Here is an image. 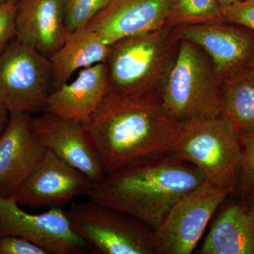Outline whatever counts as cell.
<instances>
[{
    "label": "cell",
    "instance_id": "27",
    "mask_svg": "<svg viewBox=\"0 0 254 254\" xmlns=\"http://www.w3.org/2000/svg\"><path fill=\"white\" fill-rule=\"evenodd\" d=\"M240 1H242V0H218L219 5H220L221 9L229 6V5L234 4V3Z\"/></svg>",
    "mask_w": 254,
    "mask_h": 254
},
{
    "label": "cell",
    "instance_id": "28",
    "mask_svg": "<svg viewBox=\"0 0 254 254\" xmlns=\"http://www.w3.org/2000/svg\"><path fill=\"white\" fill-rule=\"evenodd\" d=\"M242 199L245 200L246 203H247V205L254 210V191L250 195V196H248L246 198H242Z\"/></svg>",
    "mask_w": 254,
    "mask_h": 254
},
{
    "label": "cell",
    "instance_id": "3",
    "mask_svg": "<svg viewBox=\"0 0 254 254\" xmlns=\"http://www.w3.org/2000/svg\"><path fill=\"white\" fill-rule=\"evenodd\" d=\"M180 41L175 28L167 26L113 43L105 63L108 93L160 100L162 86L176 58Z\"/></svg>",
    "mask_w": 254,
    "mask_h": 254
},
{
    "label": "cell",
    "instance_id": "19",
    "mask_svg": "<svg viewBox=\"0 0 254 254\" xmlns=\"http://www.w3.org/2000/svg\"><path fill=\"white\" fill-rule=\"evenodd\" d=\"M221 115L239 136L254 131V67L250 64L221 81Z\"/></svg>",
    "mask_w": 254,
    "mask_h": 254
},
{
    "label": "cell",
    "instance_id": "16",
    "mask_svg": "<svg viewBox=\"0 0 254 254\" xmlns=\"http://www.w3.org/2000/svg\"><path fill=\"white\" fill-rule=\"evenodd\" d=\"M108 93L106 66L96 64L80 70L76 79L51 91L44 112L84 124Z\"/></svg>",
    "mask_w": 254,
    "mask_h": 254
},
{
    "label": "cell",
    "instance_id": "23",
    "mask_svg": "<svg viewBox=\"0 0 254 254\" xmlns=\"http://www.w3.org/2000/svg\"><path fill=\"white\" fill-rule=\"evenodd\" d=\"M18 0L0 3V53L16 38Z\"/></svg>",
    "mask_w": 254,
    "mask_h": 254
},
{
    "label": "cell",
    "instance_id": "4",
    "mask_svg": "<svg viewBox=\"0 0 254 254\" xmlns=\"http://www.w3.org/2000/svg\"><path fill=\"white\" fill-rule=\"evenodd\" d=\"M167 113L182 123L221 115V80L199 47L180 40L176 58L160 91Z\"/></svg>",
    "mask_w": 254,
    "mask_h": 254
},
{
    "label": "cell",
    "instance_id": "8",
    "mask_svg": "<svg viewBox=\"0 0 254 254\" xmlns=\"http://www.w3.org/2000/svg\"><path fill=\"white\" fill-rule=\"evenodd\" d=\"M234 190L205 181L177 200L154 230L156 254H190Z\"/></svg>",
    "mask_w": 254,
    "mask_h": 254
},
{
    "label": "cell",
    "instance_id": "29",
    "mask_svg": "<svg viewBox=\"0 0 254 254\" xmlns=\"http://www.w3.org/2000/svg\"><path fill=\"white\" fill-rule=\"evenodd\" d=\"M248 64H250L251 65V66H253V67H254V57L253 58V59L251 60L250 63H249Z\"/></svg>",
    "mask_w": 254,
    "mask_h": 254
},
{
    "label": "cell",
    "instance_id": "7",
    "mask_svg": "<svg viewBox=\"0 0 254 254\" xmlns=\"http://www.w3.org/2000/svg\"><path fill=\"white\" fill-rule=\"evenodd\" d=\"M51 91L48 58L18 38L0 53V102L9 113H43Z\"/></svg>",
    "mask_w": 254,
    "mask_h": 254
},
{
    "label": "cell",
    "instance_id": "24",
    "mask_svg": "<svg viewBox=\"0 0 254 254\" xmlns=\"http://www.w3.org/2000/svg\"><path fill=\"white\" fill-rule=\"evenodd\" d=\"M222 21L254 32V0H242L221 9Z\"/></svg>",
    "mask_w": 254,
    "mask_h": 254
},
{
    "label": "cell",
    "instance_id": "12",
    "mask_svg": "<svg viewBox=\"0 0 254 254\" xmlns=\"http://www.w3.org/2000/svg\"><path fill=\"white\" fill-rule=\"evenodd\" d=\"M31 114L10 113L0 136V195L13 198L46 153Z\"/></svg>",
    "mask_w": 254,
    "mask_h": 254
},
{
    "label": "cell",
    "instance_id": "20",
    "mask_svg": "<svg viewBox=\"0 0 254 254\" xmlns=\"http://www.w3.org/2000/svg\"><path fill=\"white\" fill-rule=\"evenodd\" d=\"M222 20L218 0H175L168 26L175 28Z\"/></svg>",
    "mask_w": 254,
    "mask_h": 254
},
{
    "label": "cell",
    "instance_id": "10",
    "mask_svg": "<svg viewBox=\"0 0 254 254\" xmlns=\"http://www.w3.org/2000/svg\"><path fill=\"white\" fill-rule=\"evenodd\" d=\"M180 40L194 43L208 57L220 80L250 63L254 57V32L224 21L175 28Z\"/></svg>",
    "mask_w": 254,
    "mask_h": 254
},
{
    "label": "cell",
    "instance_id": "1",
    "mask_svg": "<svg viewBox=\"0 0 254 254\" xmlns=\"http://www.w3.org/2000/svg\"><path fill=\"white\" fill-rule=\"evenodd\" d=\"M84 125L107 175L138 159L170 153L182 123L167 113L158 98L108 93Z\"/></svg>",
    "mask_w": 254,
    "mask_h": 254
},
{
    "label": "cell",
    "instance_id": "6",
    "mask_svg": "<svg viewBox=\"0 0 254 254\" xmlns=\"http://www.w3.org/2000/svg\"><path fill=\"white\" fill-rule=\"evenodd\" d=\"M71 228L97 254H156L155 231L138 219L91 201L65 211Z\"/></svg>",
    "mask_w": 254,
    "mask_h": 254
},
{
    "label": "cell",
    "instance_id": "21",
    "mask_svg": "<svg viewBox=\"0 0 254 254\" xmlns=\"http://www.w3.org/2000/svg\"><path fill=\"white\" fill-rule=\"evenodd\" d=\"M110 0H64L65 25L70 35L85 29Z\"/></svg>",
    "mask_w": 254,
    "mask_h": 254
},
{
    "label": "cell",
    "instance_id": "30",
    "mask_svg": "<svg viewBox=\"0 0 254 254\" xmlns=\"http://www.w3.org/2000/svg\"><path fill=\"white\" fill-rule=\"evenodd\" d=\"M8 1H11V0H0V3L6 2Z\"/></svg>",
    "mask_w": 254,
    "mask_h": 254
},
{
    "label": "cell",
    "instance_id": "14",
    "mask_svg": "<svg viewBox=\"0 0 254 254\" xmlns=\"http://www.w3.org/2000/svg\"><path fill=\"white\" fill-rule=\"evenodd\" d=\"M175 0H110L86 28L111 46L123 38L168 26Z\"/></svg>",
    "mask_w": 254,
    "mask_h": 254
},
{
    "label": "cell",
    "instance_id": "11",
    "mask_svg": "<svg viewBox=\"0 0 254 254\" xmlns=\"http://www.w3.org/2000/svg\"><path fill=\"white\" fill-rule=\"evenodd\" d=\"M93 182L50 150L18 189L13 198L33 208H62L86 195Z\"/></svg>",
    "mask_w": 254,
    "mask_h": 254
},
{
    "label": "cell",
    "instance_id": "2",
    "mask_svg": "<svg viewBox=\"0 0 254 254\" xmlns=\"http://www.w3.org/2000/svg\"><path fill=\"white\" fill-rule=\"evenodd\" d=\"M205 181L199 170L170 153L138 159L92 184L90 200L155 230L173 205Z\"/></svg>",
    "mask_w": 254,
    "mask_h": 254
},
{
    "label": "cell",
    "instance_id": "26",
    "mask_svg": "<svg viewBox=\"0 0 254 254\" xmlns=\"http://www.w3.org/2000/svg\"><path fill=\"white\" fill-rule=\"evenodd\" d=\"M10 113L2 103L0 102V136L4 131L9 121Z\"/></svg>",
    "mask_w": 254,
    "mask_h": 254
},
{
    "label": "cell",
    "instance_id": "9",
    "mask_svg": "<svg viewBox=\"0 0 254 254\" xmlns=\"http://www.w3.org/2000/svg\"><path fill=\"white\" fill-rule=\"evenodd\" d=\"M13 198L0 195V236L23 237L53 254H79L88 250L73 231L62 208L33 214L20 208Z\"/></svg>",
    "mask_w": 254,
    "mask_h": 254
},
{
    "label": "cell",
    "instance_id": "13",
    "mask_svg": "<svg viewBox=\"0 0 254 254\" xmlns=\"http://www.w3.org/2000/svg\"><path fill=\"white\" fill-rule=\"evenodd\" d=\"M34 123L47 149L93 183L105 178L106 174L99 155L84 124L46 112L35 118Z\"/></svg>",
    "mask_w": 254,
    "mask_h": 254
},
{
    "label": "cell",
    "instance_id": "5",
    "mask_svg": "<svg viewBox=\"0 0 254 254\" xmlns=\"http://www.w3.org/2000/svg\"><path fill=\"white\" fill-rule=\"evenodd\" d=\"M170 153L198 168L205 181L235 193L242 166V144L222 115L182 123Z\"/></svg>",
    "mask_w": 254,
    "mask_h": 254
},
{
    "label": "cell",
    "instance_id": "25",
    "mask_svg": "<svg viewBox=\"0 0 254 254\" xmlns=\"http://www.w3.org/2000/svg\"><path fill=\"white\" fill-rule=\"evenodd\" d=\"M44 249L23 237L0 236V254H47Z\"/></svg>",
    "mask_w": 254,
    "mask_h": 254
},
{
    "label": "cell",
    "instance_id": "15",
    "mask_svg": "<svg viewBox=\"0 0 254 254\" xmlns=\"http://www.w3.org/2000/svg\"><path fill=\"white\" fill-rule=\"evenodd\" d=\"M70 36L64 0H18L16 38L49 58Z\"/></svg>",
    "mask_w": 254,
    "mask_h": 254
},
{
    "label": "cell",
    "instance_id": "22",
    "mask_svg": "<svg viewBox=\"0 0 254 254\" xmlns=\"http://www.w3.org/2000/svg\"><path fill=\"white\" fill-rule=\"evenodd\" d=\"M242 148V166L238 185L233 195L240 198L254 191V131L240 136Z\"/></svg>",
    "mask_w": 254,
    "mask_h": 254
},
{
    "label": "cell",
    "instance_id": "18",
    "mask_svg": "<svg viewBox=\"0 0 254 254\" xmlns=\"http://www.w3.org/2000/svg\"><path fill=\"white\" fill-rule=\"evenodd\" d=\"M110 46L92 30L85 28L71 33L49 61L52 73V91L69 81L76 71L96 64L105 63Z\"/></svg>",
    "mask_w": 254,
    "mask_h": 254
},
{
    "label": "cell",
    "instance_id": "17",
    "mask_svg": "<svg viewBox=\"0 0 254 254\" xmlns=\"http://www.w3.org/2000/svg\"><path fill=\"white\" fill-rule=\"evenodd\" d=\"M218 210L199 254H254V210L242 198H228Z\"/></svg>",
    "mask_w": 254,
    "mask_h": 254
}]
</instances>
